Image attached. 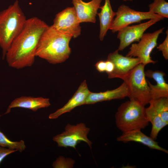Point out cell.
<instances>
[{
    "label": "cell",
    "mask_w": 168,
    "mask_h": 168,
    "mask_svg": "<svg viewBox=\"0 0 168 168\" xmlns=\"http://www.w3.org/2000/svg\"><path fill=\"white\" fill-rule=\"evenodd\" d=\"M49 26L40 18L27 19L21 32L12 43L6 54L9 66L20 69L31 66L42 34Z\"/></svg>",
    "instance_id": "obj_1"
},
{
    "label": "cell",
    "mask_w": 168,
    "mask_h": 168,
    "mask_svg": "<svg viewBox=\"0 0 168 168\" xmlns=\"http://www.w3.org/2000/svg\"><path fill=\"white\" fill-rule=\"evenodd\" d=\"M72 37L71 35L58 30L52 25L49 26L40 38L36 57L52 64L65 62L71 53L69 44Z\"/></svg>",
    "instance_id": "obj_2"
},
{
    "label": "cell",
    "mask_w": 168,
    "mask_h": 168,
    "mask_svg": "<svg viewBox=\"0 0 168 168\" xmlns=\"http://www.w3.org/2000/svg\"><path fill=\"white\" fill-rule=\"evenodd\" d=\"M18 1L0 12V47L4 59L12 43L21 32L26 21Z\"/></svg>",
    "instance_id": "obj_3"
},
{
    "label": "cell",
    "mask_w": 168,
    "mask_h": 168,
    "mask_svg": "<svg viewBox=\"0 0 168 168\" xmlns=\"http://www.w3.org/2000/svg\"><path fill=\"white\" fill-rule=\"evenodd\" d=\"M145 106L134 100H130L119 107L115 115L117 127L123 133L141 130L148 125Z\"/></svg>",
    "instance_id": "obj_4"
},
{
    "label": "cell",
    "mask_w": 168,
    "mask_h": 168,
    "mask_svg": "<svg viewBox=\"0 0 168 168\" xmlns=\"http://www.w3.org/2000/svg\"><path fill=\"white\" fill-rule=\"evenodd\" d=\"M145 66L140 63L118 77L126 83L130 100L137 101L145 106L151 100L150 88L145 77Z\"/></svg>",
    "instance_id": "obj_5"
},
{
    "label": "cell",
    "mask_w": 168,
    "mask_h": 168,
    "mask_svg": "<svg viewBox=\"0 0 168 168\" xmlns=\"http://www.w3.org/2000/svg\"><path fill=\"white\" fill-rule=\"evenodd\" d=\"M164 18L149 11H135L128 6L122 4L118 7L110 28L113 33L118 32L123 28L135 23H140L142 21L154 18Z\"/></svg>",
    "instance_id": "obj_6"
},
{
    "label": "cell",
    "mask_w": 168,
    "mask_h": 168,
    "mask_svg": "<svg viewBox=\"0 0 168 168\" xmlns=\"http://www.w3.org/2000/svg\"><path fill=\"white\" fill-rule=\"evenodd\" d=\"M164 29L163 27L152 33H144L138 43L132 44L126 56L137 57L145 65L155 63L156 61L152 59L150 54L157 46L159 36L163 33Z\"/></svg>",
    "instance_id": "obj_7"
},
{
    "label": "cell",
    "mask_w": 168,
    "mask_h": 168,
    "mask_svg": "<svg viewBox=\"0 0 168 168\" xmlns=\"http://www.w3.org/2000/svg\"><path fill=\"white\" fill-rule=\"evenodd\" d=\"M90 130V128L83 123L76 125L68 124L65 126V131L54 136L53 140L57 143L59 147H70L76 149L77 144L83 141L91 149L92 142L87 137Z\"/></svg>",
    "instance_id": "obj_8"
},
{
    "label": "cell",
    "mask_w": 168,
    "mask_h": 168,
    "mask_svg": "<svg viewBox=\"0 0 168 168\" xmlns=\"http://www.w3.org/2000/svg\"><path fill=\"white\" fill-rule=\"evenodd\" d=\"M80 23L73 7L66 8L57 13L52 25L58 30L71 35L75 38L81 34Z\"/></svg>",
    "instance_id": "obj_9"
},
{
    "label": "cell",
    "mask_w": 168,
    "mask_h": 168,
    "mask_svg": "<svg viewBox=\"0 0 168 168\" xmlns=\"http://www.w3.org/2000/svg\"><path fill=\"white\" fill-rule=\"evenodd\" d=\"M163 19L154 18L138 24L128 26L118 31L117 38L119 40L118 49L122 51L135 42H138L145 31L149 27Z\"/></svg>",
    "instance_id": "obj_10"
},
{
    "label": "cell",
    "mask_w": 168,
    "mask_h": 168,
    "mask_svg": "<svg viewBox=\"0 0 168 168\" xmlns=\"http://www.w3.org/2000/svg\"><path fill=\"white\" fill-rule=\"evenodd\" d=\"M118 49L109 54L107 60L111 61L114 64V68L113 72L108 75L109 78H118L133 68L141 63L139 58L137 57L124 56L119 53Z\"/></svg>",
    "instance_id": "obj_11"
},
{
    "label": "cell",
    "mask_w": 168,
    "mask_h": 168,
    "mask_svg": "<svg viewBox=\"0 0 168 168\" xmlns=\"http://www.w3.org/2000/svg\"><path fill=\"white\" fill-rule=\"evenodd\" d=\"M102 0H91L85 2L82 0H72L78 19L82 22L95 23L98 10Z\"/></svg>",
    "instance_id": "obj_12"
},
{
    "label": "cell",
    "mask_w": 168,
    "mask_h": 168,
    "mask_svg": "<svg viewBox=\"0 0 168 168\" xmlns=\"http://www.w3.org/2000/svg\"><path fill=\"white\" fill-rule=\"evenodd\" d=\"M90 91L88 88L86 80L81 84L77 90L62 107L51 114L49 116L50 119L57 118L63 114L70 112L75 107L84 105L85 100Z\"/></svg>",
    "instance_id": "obj_13"
},
{
    "label": "cell",
    "mask_w": 168,
    "mask_h": 168,
    "mask_svg": "<svg viewBox=\"0 0 168 168\" xmlns=\"http://www.w3.org/2000/svg\"><path fill=\"white\" fill-rule=\"evenodd\" d=\"M128 96L127 86L124 82L118 88L112 90L97 93L90 91L86 97L84 105L93 104L105 101L121 99Z\"/></svg>",
    "instance_id": "obj_14"
},
{
    "label": "cell",
    "mask_w": 168,
    "mask_h": 168,
    "mask_svg": "<svg viewBox=\"0 0 168 168\" xmlns=\"http://www.w3.org/2000/svg\"><path fill=\"white\" fill-rule=\"evenodd\" d=\"M50 105L49 98L22 96L14 100L8 106L4 114L9 113L13 108H21L35 112L40 109L48 107Z\"/></svg>",
    "instance_id": "obj_15"
},
{
    "label": "cell",
    "mask_w": 168,
    "mask_h": 168,
    "mask_svg": "<svg viewBox=\"0 0 168 168\" xmlns=\"http://www.w3.org/2000/svg\"><path fill=\"white\" fill-rule=\"evenodd\" d=\"M145 73L146 77L153 79L156 83V85H153L147 81L150 88L151 99L163 97L168 98V84L164 78L165 73L160 71H153L151 70L145 72Z\"/></svg>",
    "instance_id": "obj_16"
},
{
    "label": "cell",
    "mask_w": 168,
    "mask_h": 168,
    "mask_svg": "<svg viewBox=\"0 0 168 168\" xmlns=\"http://www.w3.org/2000/svg\"><path fill=\"white\" fill-rule=\"evenodd\" d=\"M118 142L127 143L134 142L140 143L152 149H155L168 153V151L160 146L158 142L142 132L141 130H135L123 133L117 138Z\"/></svg>",
    "instance_id": "obj_17"
},
{
    "label": "cell",
    "mask_w": 168,
    "mask_h": 168,
    "mask_svg": "<svg viewBox=\"0 0 168 168\" xmlns=\"http://www.w3.org/2000/svg\"><path fill=\"white\" fill-rule=\"evenodd\" d=\"M101 11L97 13L100 20V30L99 38L102 41L109 30L116 15V12L112 10L110 0H105L104 5L100 6Z\"/></svg>",
    "instance_id": "obj_18"
},
{
    "label": "cell",
    "mask_w": 168,
    "mask_h": 168,
    "mask_svg": "<svg viewBox=\"0 0 168 168\" xmlns=\"http://www.w3.org/2000/svg\"><path fill=\"white\" fill-rule=\"evenodd\" d=\"M145 113L146 118L152 125L150 137L156 140L160 131L168 124L163 121L153 106L150 104L145 108Z\"/></svg>",
    "instance_id": "obj_19"
},
{
    "label": "cell",
    "mask_w": 168,
    "mask_h": 168,
    "mask_svg": "<svg viewBox=\"0 0 168 168\" xmlns=\"http://www.w3.org/2000/svg\"><path fill=\"white\" fill-rule=\"evenodd\" d=\"M149 104L153 106L163 121L168 124V98L151 99Z\"/></svg>",
    "instance_id": "obj_20"
},
{
    "label": "cell",
    "mask_w": 168,
    "mask_h": 168,
    "mask_svg": "<svg viewBox=\"0 0 168 168\" xmlns=\"http://www.w3.org/2000/svg\"><path fill=\"white\" fill-rule=\"evenodd\" d=\"M148 7L149 12L164 18H168V2L165 0H154Z\"/></svg>",
    "instance_id": "obj_21"
},
{
    "label": "cell",
    "mask_w": 168,
    "mask_h": 168,
    "mask_svg": "<svg viewBox=\"0 0 168 168\" xmlns=\"http://www.w3.org/2000/svg\"><path fill=\"white\" fill-rule=\"evenodd\" d=\"M1 115H0V117ZM0 146L13 150L20 152L24 150L26 148L24 141L21 140L19 141L13 142L9 139L0 131Z\"/></svg>",
    "instance_id": "obj_22"
},
{
    "label": "cell",
    "mask_w": 168,
    "mask_h": 168,
    "mask_svg": "<svg viewBox=\"0 0 168 168\" xmlns=\"http://www.w3.org/2000/svg\"><path fill=\"white\" fill-rule=\"evenodd\" d=\"M74 163L73 160L59 156L53 162L52 166L54 168H72Z\"/></svg>",
    "instance_id": "obj_23"
},
{
    "label": "cell",
    "mask_w": 168,
    "mask_h": 168,
    "mask_svg": "<svg viewBox=\"0 0 168 168\" xmlns=\"http://www.w3.org/2000/svg\"><path fill=\"white\" fill-rule=\"evenodd\" d=\"M166 36L163 42L157 47L159 51L162 52V55L166 60L168 59V30L166 31Z\"/></svg>",
    "instance_id": "obj_24"
},
{
    "label": "cell",
    "mask_w": 168,
    "mask_h": 168,
    "mask_svg": "<svg viewBox=\"0 0 168 168\" xmlns=\"http://www.w3.org/2000/svg\"><path fill=\"white\" fill-rule=\"evenodd\" d=\"M17 150L0 146V164L7 156L16 152Z\"/></svg>",
    "instance_id": "obj_25"
},
{
    "label": "cell",
    "mask_w": 168,
    "mask_h": 168,
    "mask_svg": "<svg viewBox=\"0 0 168 168\" xmlns=\"http://www.w3.org/2000/svg\"><path fill=\"white\" fill-rule=\"evenodd\" d=\"M96 69L100 72H105L106 64L105 61L101 60L97 62L95 64Z\"/></svg>",
    "instance_id": "obj_26"
},
{
    "label": "cell",
    "mask_w": 168,
    "mask_h": 168,
    "mask_svg": "<svg viewBox=\"0 0 168 168\" xmlns=\"http://www.w3.org/2000/svg\"><path fill=\"white\" fill-rule=\"evenodd\" d=\"M105 61L106 67L105 72L108 75L113 72L114 68V63L110 61L107 59Z\"/></svg>",
    "instance_id": "obj_27"
},
{
    "label": "cell",
    "mask_w": 168,
    "mask_h": 168,
    "mask_svg": "<svg viewBox=\"0 0 168 168\" xmlns=\"http://www.w3.org/2000/svg\"><path fill=\"white\" fill-rule=\"evenodd\" d=\"M124 1H132L133 0H123Z\"/></svg>",
    "instance_id": "obj_28"
}]
</instances>
